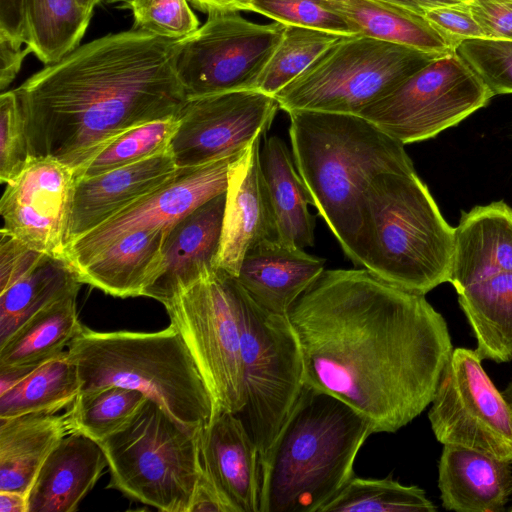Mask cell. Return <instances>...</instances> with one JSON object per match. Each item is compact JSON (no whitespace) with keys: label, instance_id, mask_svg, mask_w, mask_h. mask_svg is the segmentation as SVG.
<instances>
[{"label":"cell","instance_id":"1","mask_svg":"<svg viewBox=\"0 0 512 512\" xmlns=\"http://www.w3.org/2000/svg\"><path fill=\"white\" fill-rule=\"evenodd\" d=\"M286 316L304 383L348 404L374 433L396 432L431 404L453 352L425 295L365 268L325 269Z\"/></svg>","mask_w":512,"mask_h":512},{"label":"cell","instance_id":"2","mask_svg":"<svg viewBox=\"0 0 512 512\" xmlns=\"http://www.w3.org/2000/svg\"><path fill=\"white\" fill-rule=\"evenodd\" d=\"M178 46L132 27L79 45L29 77L15 91L30 155L75 173L123 132L177 116L187 100Z\"/></svg>","mask_w":512,"mask_h":512},{"label":"cell","instance_id":"3","mask_svg":"<svg viewBox=\"0 0 512 512\" xmlns=\"http://www.w3.org/2000/svg\"><path fill=\"white\" fill-rule=\"evenodd\" d=\"M295 166L344 254L360 266L364 193L385 172L416 171L397 139L360 115L292 110Z\"/></svg>","mask_w":512,"mask_h":512},{"label":"cell","instance_id":"4","mask_svg":"<svg viewBox=\"0 0 512 512\" xmlns=\"http://www.w3.org/2000/svg\"><path fill=\"white\" fill-rule=\"evenodd\" d=\"M371 424L308 384L260 456V512H319L354 476Z\"/></svg>","mask_w":512,"mask_h":512},{"label":"cell","instance_id":"5","mask_svg":"<svg viewBox=\"0 0 512 512\" xmlns=\"http://www.w3.org/2000/svg\"><path fill=\"white\" fill-rule=\"evenodd\" d=\"M360 266L425 295L449 282L455 227L416 171L377 175L364 193Z\"/></svg>","mask_w":512,"mask_h":512},{"label":"cell","instance_id":"6","mask_svg":"<svg viewBox=\"0 0 512 512\" xmlns=\"http://www.w3.org/2000/svg\"><path fill=\"white\" fill-rule=\"evenodd\" d=\"M67 353L80 392L110 385L135 389L194 427L207 425L215 413L213 396L172 324L156 332H98L83 326Z\"/></svg>","mask_w":512,"mask_h":512},{"label":"cell","instance_id":"7","mask_svg":"<svg viewBox=\"0 0 512 512\" xmlns=\"http://www.w3.org/2000/svg\"><path fill=\"white\" fill-rule=\"evenodd\" d=\"M201 429L147 398L124 428L99 443L110 472L107 487L160 511L189 512L202 473Z\"/></svg>","mask_w":512,"mask_h":512},{"label":"cell","instance_id":"8","mask_svg":"<svg viewBox=\"0 0 512 512\" xmlns=\"http://www.w3.org/2000/svg\"><path fill=\"white\" fill-rule=\"evenodd\" d=\"M438 56L359 34L343 35L274 97L287 113L359 115Z\"/></svg>","mask_w":512,"mask_h":512},{"label":"cell","instance_id":"9","mask_svg":"<svg viewBox=\"0 0 512 512\" xmlns=\"http://www.w3.org/2000/svg\"><path fill=\"white\" fill-rule=\"evenodd\" d=\"M237 308L245 405L236 415L262 456L304 385L303 360L287 316L260 307L240 282Z\"/></svg>","mask_w":512,"mask_h":512},{"label":"cell","instance_id":"10","mask_svg":"<svg viewBox=\"0 0 512 512\" xmlns=\"http://www.w3.org/2000/svg\"><path fill=\"white\" fill-rule=\"evenodd\" d=\"M238 288L237 277L216 267L163 303L213 396L215 412L236 414L245 405Z\"/></svg>","mask_w":512,"mask_h":512},{"label":"cell","instance_id":"11","mask_svg":"<svg viewBox=\"0 0 512 512\" xmlns=\"http://www.w3.org/2000/svg\"><path fill=\"white\" fill-rule=\"evenodd\" d=\"M492 93L456 51L438 56L360 112L402 144L435 137L485 107Z\"/></svg>","mask_w":512,"mask_h":512},{"label":"cell","instance_id":"12","mask_svg":"<svg viewBox=\"0 0 512 512\" xmlns=\"http://www.w3.org/2000/svg\"><path fill=\"white\" fill-rule=\"evenodd\" d=\"M283 31L282 23L257 24L238 11L209 13L179 39L175 68L187 99L255 89Z\"/></svg>","mask_w":512,"mask_h":512},{"label":"cell","instance_id":"13","mask_svg":"<svg viewBox=\"0 0 512 512\" xmlns=\"http://www.w3.org/2000/svg\"><path fill=\"white\" fill-rule=\"evenodd\" d=\"M431 404L428 418L438 442L512 463V410L476 349L453 350Z\"/></svg>","mask_w":512,"mask_h":512},{"label":"cell","instance_id":"14","mask_svg":"<svg viewBox=\"0 0 512 512\" xmlns=\"http://www.w3.org/2000/svg\"><path fill=\"white\" fill-rule=\"evenodd\" d=\"M279 105L259 90H237L187 99L177 115L169 149L178 168L236 157L266 134Z\"/></svg>","mask_w":512,"mask_h":512},{"label":"cell","instance_id":"15","mask_svg":"<svg viewBox=\"0 0 512 512\" xmlns=\"http://www.w3.org/2000/svg\"><path fill=\"white\" fill-rule=\"evenodd\" d=\"M74 171L50 157L31 156L0 200L1 231L65 260L75 190Z\"/></svg>","mask_w":512,"mask_h":512},{"label":"cell","instance_id":"16","mask_svg":"<svg viewBox=\"0 0 512 512\" xmlns=\"http://www.w3.org/2000/svg\"><path fill=\"white\" fill-rule=\"evenodd\" d=\"M234 158L179 168L165 185L68 244L65 260L75 269L127 234L171 228L197 207L226 191L228 168Z\"/></svg>","mask_w":512,"mask_h":512},{"label":"cell","instance_id":"17","mask_svg":"<svg viewBox=\"0 0 512 512\" xmlns=\"http://www.w3.org/2000/svg\"><path fill=\"white\" fill-rule=\"evenodd\" d=\"M258 135L228 168L220 248L216 267L237 277L246 253L267 239H279L261 166Z\"/></svg>","mask_w":512,"mask_h":512},{"label":"cell","instance_id":"18","mask_svg":"<svg viewBox=\"0 0 512 512\" xmlns=\"http://www.w3.org/2000/svg\"><path fill=\"white\" fill-rule=\"evenodd\" d=\"M178 169L168 149L93 177L77 179L68 244L165 185Z\"/></svg>","mask_w":512,"mask_h":512},{"label":"cell","instance_id":"19","mask_svg":"<svg viewBox=\"0 0 512 512\" xmlns=\"http://www.w3.org/2000/svg\"><path fill=\"white\" fill-rule=\"evenodd\" d=\"M200 459L234 512H260V452L236 414L218 410L202 427Z\"/></svg>","mask_w":512,"mask_h":512},{"label":"cell","instance_id":"20","mask_svg":"<svg viewBox=\"0 0 512 512\" xmlns=\"http://www.w3.org/2000/svg\"><path fill=\"white\" fill-rule=\"evenodd\" d=\"M225 198L217 195L171 227L158 275L143 296L163 304L216 268Z\"/></svg>","mask_w":512,"mask_h":512},{"label":"cell","instance_id":"21","mask_svg":"<svg viewBox=\"0 0 512 512\" xmlns=\"http://www.w3.org/2000/svg\"><path fill=\"white\" fill-rule=\"evenodd\" d=\"M324 267L323 258L279 239H267L246 253L237 279L260 307L286 315Z\"/></svg>","mask_w":512,"mask_h":512},{"label":"cell","instance_id":"22","mask_svg":"<svg viewBox=\"0 0 512 512\" xmlns=\"http://www.w3.org/2000/svg\"><path fill=\"white\" fill-rule=\"evenodd\" d=\"M108 466L99 443L70 432L44 461L28 492V512H74Z\"/></svg>","mask_w":512,"mask_h":512},{"label":"cell","instance_id":"23","mask_svg":"<svg viewBox=\"0 0 512 512\" xmlns=\"http://www.w3.org/2000/svg\"><path fill=\"white\" fill-rule=\"evenodd\" d=\"M508 271H512V208L495 201L462 212L449 276L455 290Z\"/></svg>","mask_w":512,"mask_h":512},{"label":"cell","instance_id":"24","mask_svg":"<svg viewBox=\"0 0 512 512\" xmlns=\"http://www.w3.org/2000/svg\"><path fill=\"white\" fill-rule=\"evenodd\" d=\"M512 463L444 445L438 464L442 506L457 512H501L512 494Z\"/></svg>","mask_w":512,"mask_h":512},{"label":"cell","instance_id":"25","mask_svg":"<svg viewBox=\"0 0 512 512\" xmlns=\"http://www.w3.org/2000/svg\"><path fill=\"white\" fill-rule=\"evenodd\" d=\"M170 229L158 227L127 234L74 271L83 284L111 296H143L158 275Z\"/></svg>","mask_w":512,"mask_h":512},{"label":"cell","instance_id":"26","mask_svg":"<svg viewBox=\"0 0 512 512\" xmlns=\"http://www.w3.org/2000/svg\"><path fill=\"white\" fill-rule=\"evenodd\" d=\"M70 432L67 413L0 418V490L28 494L46 458Z\"/></svg>","mask_w":512,"mask_h":512},{"label":"cell","instance_id":"27","mask_svg":"<svg viewBox=\"0 0 512 512\" xmlns=\"http://www.w3.org/2000/svg\"><path fill=\"white\" fill-rule=\"evenodd\" d=\"M260 157L279 240L302 249L313 246V201L286 143L278 136L265 137Z\"/></svg>","mask_w":512,"mask_h":512},{"label":"cell","instance_id":"28","mask_svg":"<svg viewBox=\"0 0 512 512\" xmlns=\"http://www.w3.org/2000/svg\"><path fill=\"white\" fill-rule=\"evenodd\" d=\"M456 292L482 360L512 361V271L493 274Z\"/></svg>","mask_w":512,"mask_h":512},{"label":"cell","instance_id":"29","mask_svg":"<svg viewBox=\"0 0 512 512\" xmlns=\"http://www.w3.org/2000/svg\"><path fill=\"white\" fill-rule=\"evenodd\" d=\"M77 295L70 293L41 309L0 345V369H34L63 353L83 328Z\"/></svg>","mask_w":512,"mask_h":512},{"label":"cell","instance_id":"30","mask_svg":"<svg viewBox=\"0 0 512 512\" xmlns=\"http://www.w3.org/2000/svg\"><path fill=\"white\" fill-rule=\"evenodd\" d=\"M339 11L355 34L443 55L455 47L418 13L380 0H342Z\"/></svg>","mask_w":512,"mask_h":512},{"label":"cell","instance_id":"31","mask_svg":"<svg viewBox=\"0 0 512 512\" xmlns=\"http://www.w3.org/2000/svg\"><path fill=\"white\" fill-rule=\"evenodd\" d=\"M83 283L69 263L46 255L32 270L0 292V345L41 309Z\"/></svg>","mask_w":512,"mask_h":512},{"label":"cell","instance_id":"32","mask_svg":"<svg viewBox=\"0 0 512 512\" xmlns=\"http://www.w3.org/2000/svg\"><path fill=\"white\" fill-rule=\"evenodd\" d=\"M79 392L77 368L66 350L0 393V418L55 414L70 406Z\"/></svg>","mask_w":512,"mask_h":512},{"label":"cell","instance_id":"33","mask_svg":"<svg viewBox=\"0 0 512 512\" xmlns=\"http://www.w3.org/2000/svg\"><path fill=\"white\" fill-rule=\"evenodd\" d=\"M28 46L45 65L76 49L92 17L77 0H25Z\"/></svg>","mask_w":512,"mask_h":512},{"label":"cell","instance_id":"34","mask_svg":"<svg viewBox=\"0 0 512 512\" xmlns=\"http://www.w3.org/2000/svg\"><path fill=\"white\" fill-rule=\"evenodd\" d=\"M147 398L138 390L115 385L80 392L66 412L70 430L100 443L124 428Z\"/></svg>","mask_w":512,"mask_h":512},{"label":"cell","instance_id":"35","mask_svg":"<svg viewBox=\"0 0 512 512\" xmlns=\"http://www.w3.org/2000/svg\"><path fill=\"white\" fill-rule=\"evenodd\" d=\"M437 507L418 486L391 479L353 476L319 512H435Z\"/></svg>","mask_w":512,"mask_h":512},{"label":"cell","instance_id":"36","mask_svg":"<svg viewBox=\"0 0 512 512\" xmlns=\"http://www.w3.org/2000/svg\"><path fill=\"white\" fill-rule=\"evenodd\" d=\"M341 36L319 29L284 25L282 37L262 70L255 89L274 96Z\"/></svg>","mask_w":512,"mask_h":512},{"label":"cell","instance_id":"37","mask_svg":"<svg viewBox=\"0 0 512 512\" xmlns=\"http://www.w3.org/2000/svg\"><path fill=\"white\" fill-rule=\"evenodd\" d=\"M178 128L177 116L135 126L109 143L77 170L76 180L93 177L167 151Z\"/></svg>","mask_w":512,"mask_h":512},{"label":"cell","instance_id":"38","mask_svg":"<svg viewBox=\"0 0 512 512\" xmlns=\"http://www.w3.org/2000/svg\"><path fill=\"white\" fill-rule=\"evenodd\" d=\"M342 0H250L249 11L284 25H295L340 35H355L339 11Z\"/></svg>","mask_w":512,"mask_h":512},{"label":"cell","instance_id":"39","mask_svg":"<svg viewBox=\"0 0 512 512\" xmlns=\"http://www.w3.org/2000/svg\"><path fill=\"white\" fill-rule=\"evenodd\" d=\"M455 51L493 96L512 93V40H464Z\"/></svg>","mask_w":512,"mask_h":512},{"label":"cell","instance_id":"40","mask_svg":"<svg viewBox=\"0 0 512 512\" xmlns=\"http://www.w3.org/2000/svg\"><path fill=\"white\" fill-rule=\"evenodd\" d=\"M30 155L25 120L18 95L7 90L0 95V180L8 183L27 164Z\"/></svg>","mask_w":512,"mask_h":512},{"label":"cell","instance_id":"41","mask_svg":"<svg viewBox=\"0 0 512 512\" xmlns=\"http://www.w3.org/2000/svg\"><path fill=\"white\" fill-rule=\"evenodd\" d=\"M129 8L134 28L163 38L181 39L199 28L188 0H133Z\"/></svg>","mask_w":512,"mask_h":512},{"label":"cell","instance_id":"42","mask_svg":"<svg viewBox=\"0 0 512 512\" xmlns=\"http://www.w3.org/2000/svg\"><path fill=\"white\" fill-rule=\"evenodd\" d=\"M424 17L455 49L464 40L486 38L467 1L431 9Z\"/></svg>","mask_w":512,"mask_h":512},{"label":"cell","instance_id":"43","mask_svg":"<svg viewBox=\"0 0 512 512\" xmlns=\"http://www.w3.org/2000/svg\"><path fill=\"white\" fill-rule=\"evenodd\" d=\"M0 234V292H3L32 270L46 254L3 231Z\"/></svg>","mask_w":512,"mask_h":512},{"label":"cell","instance_id":"44","mask_svg":"<svg viewBox=\"0 0 512 512\" xmlns=\"http://www.w3.org/2000/svg\"><path fill=\"white\" fill-rule=\"evenodd\" d=\"M469 5L486 38L512 40V0H473Z\"/></svg>","mask_w":512,"mask_h":512},{"label":"cell","instance_id":"45","mask_svg":"<svg viewBox=\"0 0 512 512\" xmlns=\"http://www.w3.org/2000/svg\"><path fill=\"white\" fill-rule=\"evenodd\" d=\"M0 33V90L4 92L19 73L25 57L31 49Z\"/></svg>","mask_w":512,"mask_h":512},{"label":"cell","instance_id":"46","mask_svg":"<svg viewBox=\"0 0 512 512\" xmlns=\"http://www.w3.org/2000/svg\"><path fill=\"white\" fill-rule=\"evenodd\" d=\"M0 33L15 42L28 43L25 0H0Z\"/></svg>","mask_w":512,"mask_h":512},{"label":"cell","instance_id":"47","mask_svg":"<svg viewBox=\"0 0 512 512\" xmlns=\"http://www.w3.org/2000/svg\"><path fill=\"white\" fill-rule=\"evenodd\" d=\"M189 512H234V510L202 470Z\"/></svg>","mask_w":512,"mask_h":512},{"label":"cell","instance_id":"48","mask_svg":"<svg viewBox=\"0 0 512 512\" xmlns=\"http://www.w3.org/2000/svg\"><path fill=\"white\" fill-rule=\"evenodd\" d=\"M197 10L207 14L218 11H249L250 0H188Z\"/></svg>","mask_w":512,"mask_h":512},{"label":"cell","instance_id":"49","mask_svg":"<svg viewBox=\"0 0 512 512\" xmlns=\"http://www.w3.org/2000/svg\"><path fill=\"white\" fill-rule=\"evenodd\" d=\"M423 15L434 8L453 5L465 0H380Z\"/></svg>","mask_w":512,"mask_h":512},{"label":"cell","instance_id":"50","mask_svg":"<svg viewBox=\"0 0 512 512\" xmlns=\"http://www.w3.org/2000/svg\"><path fill=\"white\" fill-rule=\"evenodd\" d=\"M28 494L0 490V512H28Z\"/></svg>","mask_w":512,"mask_h":512},{"label":"cell","instance_id":"51","mask_svg":"<svg viewBox=\"0 0 512 512\" xmlns=\"http://www.w3.org/2000/svg\"><path fill=\"white\" fill-rule=\"evenodd\" d=\"M79 5L87 12L93 14V10L102 0H77Z\"/></svg>","mask_w":512,"mask_h":512},{"label":"cell","instance_id":"52","mask_svg":"<svg viewBox=\"0 0 512 512\" xmlns=\"http://www.w3.org/2000/svg\"><path fill=\"white\" fill-rule=\"evenodd\" d=\"M504 399L508 403L509 407L512 410V381L508 384V386L501 392Z\"/></svg>","mask_w":512,"mask_h":512},{"label":"cell","instance_id":"53","mask_svg":"<svg viewBox=\"0 0 512 512\" xmlns=\"http://www.w3.org/2000/svg\"><path fill=\"white\" fill-rule=\"evenodd\" d=\"M102 2H104L106 4L121 3L124 6L129 7L131 5V3L133 2V0H102Z\"/></svg>","mask_w":512,"mask_h":512},{"label":"cell","instance_id":"54","mask_svg":"<svg viewBox=\"0 0 512 512\" xmlns=\"http://www.w3.org/2000/svg\"><path fill=\"white\" fill-rule=\"evenodd\" d=\"M465 1L470 2V1H473V0H465Z\"/></svg>","mask_w":512,"mask_h":512},{"label":"cell","instance_id":"55","mask_svg":"<svg viewBox=\"0 0 512 512\" xmlns=\"http://www.w3.org/2000/svg\"><path fill=\"white\" fill-rule=\"evenodd\" d=\"M511 512H512V508H511Z\"/></svg>","mask_w":512,"mask_h":512}]
</instances>
